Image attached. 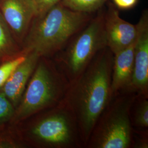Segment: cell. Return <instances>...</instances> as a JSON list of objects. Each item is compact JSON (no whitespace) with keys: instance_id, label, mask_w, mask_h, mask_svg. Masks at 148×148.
Instances as JSON below:
<instances>
[{"instance_id":"6da1fadb","label":"cell","mask_w":148,"mask_h":148,"mask_svg":"<svg viewBox=\"0 0 148 148\" xmlns=\"http://www.w3.org/2000/svg\"><path fill=\"white\" fill-rule=\"evenodd\" d=\"M114 54L101 50L70 84L64 101L74 113L84 148L101 113L110 100Z\"/></svg>"},{"instance_id":"7a4b0ae2","label":"cell","mask_w":148,"mask_h":148,"mask_svg":"<svg viewBox=\"0 0 148 148\" xmlns=\"http://www.w3.org/2000/svg\"><path fill=\"white\" fill-rule=\"evenodd\" d=\"M16 126L26 148H84L76 117L64 101Z\"/></svg>"},{"instance_id":"3957f363","label":"cell","mask_w":148,"mask_h":148,"mask_svg":"<svg viewBox=\"0 0 148 148\" xmlns=\"http://www.w3.org/2000/svg\"><path fill=\"white\" fill-rule=\"evenodd\" d=\"M90 19L88 14L72 11L59 2L35 18L22 49L52 58Z\"/></svg>"},{"instance_id":"277c9868","label":"cell","mask_w":148,"mask_h":148,"mask_svg":"<svg viewBox=\"0 0 148 148\" xmlns=\"http://www.w3.org/2000/svg\"><path fill=\"white\" fill-rule=\"evenodd\" d=\"M70 82L52 58L40 57L10 124L16 126L63 101Z\"/></svg>"},{"instance_id":"5b68a950","label":"cell","mask_w":148,"mask_h":148,"mask_svg":"<svg viewBox=\"0 0 148 148\" xmlns=\"http://www.w3.org/2000/svg\"><path fill=\"white\" fill-rule=\"evenodd\" d=\"M104 14L90 20L52 58L70 84L86 69L97 54L107 47Z\"/></svg>"},{"instance_id":"8992f818","label":"cell","mask_w":148,"mask_h":148,"mask_svg":"<svg viewBox=\"0 0 148 148\" xmlns=\"http://www.w3.org/2000/svg\"><path fill=\"white\" fill-rule=\"evenodd\" d=\"M137 95L123 91L111 98L95 122L85 148H131L130 111Z\"/></svg>"},{"instance_id":"52a82bcc","label":"cell","mask_w":148,"mask_h":148,"mask_svg":"<svg viewBox=\"0 0 148 148\" xmlns=\"http://www.w3.org/2000/svg\"><path fill=\"white\" fill-rule=\"evenodd\" d=\"M0 13L21 46L36 16L33 0H0Z\"/></svg>"},{"instance_id":"ba28073f","label":"cell","mask_w":148,"mask_h":148,"mask_svg":"<svg viewBox=\"0 0 148 148\" xmlns=\"http://www.w3.org/2000/svg\"><path fill=\"white\" fill-rule=\"evenodd\" d=\"M132 79L128 91L148 96V12L144 11L136 24Z\"/></svg>"},{"instance_id":"9c48e42d","label":"cell","mask_w":148,"mask_h":148,"mask_svg":"<svg viewBox=\"0 0 148 148\" xmlns=\"http://www.w3.org/2000/svg\"><path fill=\"white\" fill-rule=\"evenodd\" d=\"M107 47L114 54L132 44L136 39L137 27L122 19L116 6L109 3L104 14Z\"/></svg>"},{"instance_id":"30bf717a","label":"cell","mask_w":148,"mask_h":148,"mask_svg":"<svg viewBox=\"0 0 148 148\" xmlns=\"http://www.w3.org/2000/svg\"><path fill=\"white\" fill-rule=\"evenodd\" d=\"M40 57L34 52H28L26 58L17 67L0 89L11 101L15 109L21 101Z\"/></svg>"},{"instance_id":"8fae6325","label":"cell","mask_w":148,"mask_h":148,"mask_svg":"<svg viewBox=\"0 0 148 148\" xmlns=\"http://www.w3.org/2000/svg\"><path fill=\"white\" fill-rule=\"evenodd\" d=\"M136 40L127 47L114 54L111 75V98L121 92L128 91L130 87L133 73Z\"/></svg>"},{"instance_id":"7c38bea8","label":"cell","mask_w":148,"mask_h":148,"mask_svg":"<svg viewBox=\"0 0 148 148\" xmlns=\"http://www.w3.org/2000/svg\"><path fill=\"white\" fill-rule=\"evenodd\" d=\"M22 51V48L0 13V63L16 57Z\"/></svg>"},{"instance_id":"4fadbf2b","label":"cell","mask_w":148,"mask_h":148,"mask_svg":"<svg viewBox=\"0 0 148 148\" xmlns=\"http://www.w3.org/2000/svg\"><path fill=\"white\" fill-rule=\"evenodd\" d=\"M131 125L135 128H148V96L138 94L130 108Z\"/></svg>"},{"instance_id":"5bb4252c","label":"cell","mask_w":148,"mask_h":148,"mask_svg":"<svg viewBox=\"0 0 148 148\" xmlns=\"http://www.w3.org/2000/svg\"><path fill=\"white\" fill-rule=\"evenodd\" d=\"M0 126V148H26L16 126Z\"/></svg>"},{"instance_id":"9a60e30c","label":"cell","mask_w":148,"mask_h":148,"mask_svg":"<svg viewBox=\"0 0 148 148\" xmlns=\"http://www.w3.org/2000/svg\"><path fill=\"white\" fill-rule=\"evenodd\" d=\"M108 0H61L64 6L72 11L88 14L98 11Z\"/></svg>"},{"instance_id":"2e32d148","label":"cell","mask_w":148,"mask_h":148,"mask_svg":"<svg viewBox=\"0 0 148 148\" xmlns=\"http://www.w3.org/2000/svg\"><path fill=\"white\" fill-rule=\"evenodd\" d=\"M22 50V53L18 56L0 63V89L17 67L26 58L28 52L23 49Z\"/></svg>"},{"instance_id":"e0dca14e","label":"cell","mask_w":148,"mask_h":148,"mask_svg":"<svg viewBox=\"0 0 148 148\" xmlns=\"http://www.w3.org/2000/svg\"><path fill=\"white\" fill-rule=\"evenodd\" d=\"M14 111V106L0 90V126L9 124Z\"/></svg>"},{"instance_id":"ac0fdd59","label":"cell","mask_w":148,"mask_h":148,"mask_svg":"<svg viewBox=\"0 0 148 148\" xmlns=\"http://www.w3.org/2000/svg\"><path fill=\"white\" fill-rule=\"evenodd\" d=\"M148 148V128H133L131 148Z\"/></svg>"},{"instance_id":"d6986e66","label":"cell","mask_w":148,"mask_h":148,"mask_svg":"<svg viewBox=\"0 0 148 148\" xmlns=\"http://www.w3.org/2000/svg\"><path fill=\"white\" fill-rule=\"evenodd\" d=\"M60 1L61 0H34L37 13L36 16H42Z\"/></svg>"},{"instance_id":"ffe728a7","label":"cell","mask_w":148,"mask_h":148,"mask_svg":"<svg viewBox=\"0 0 148 148\" xmlns=\"http://www.w3.org/2000/svg\"><path fill=\"white\" fill-rule=\"evenodd\" d=\"M114 5L121 10H130L137 5L138 0H112Z\"/></svg>"},{"instance_id":"44dd1931","label":"cell","mask_w":148,"mask_h":148,"mask_svg":"<svg viewBox=\"0 0 148 148\" xmlns=\"http://www.w3.org/2000/svg\"><path fill=\"white\" fill-rule=\"evenodd\" d=\"M33 1H34V0H33Z\"/></svg>"}]
</instances>
